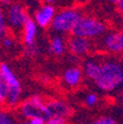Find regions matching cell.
<instances>
[{"instance_id":"6da1fadb","label":"cell","mask_w":123,"mask_h":124,"mask_svg":"<svg viewBox=\"0 0 123 124\" xmlns=\"http://www.w3.org/2000/svg\"><path fill=\"white\" fill-rule=\"evenodd\" d=\"M95 85L103 92H112L123 84V67L114 59L100 62V71L95 78Z\"/></svg>"},{"instance_id":"7a4b0ae2","label":"cell","mask_w":123,"mask_h":124,"mask_svg":"<svg viewBox=\"0 0 123 124\" xmlns=\"http://www.w3.org/2000/svg\"><path fill=\"white\" fill-rule=\"evenodd\" d=\"M107 31V26L102 21L89 16H81L74 24L71 33L82 38H95L100 37Z\"/></svg>"},{"instance_id":"3957f363","label":"cell","mask_w":123,"mask_h":124,"mask_svg":"<svg viewBox=\"0 0 123 124\" xmlns=\"http://www.w3.org/2000/svg\"><path fill=\"white\" fill-rule=\"evenodd\" d=\"M80 17H81V13L75 9H72V8L62 9L59 12H56L51 21L50 28L57 33L71 32Z\"/></svg>"},{"instance_id":"277c9868","label":"cell","mask_w":123,"mask_h":124,"mask_svg":"<svg viewBox=\"0 0 123 124\" xmlns=\"http://www.w3.org/2000/svg\"><path fill=\"white\" fill-rule=\"evenodd\" d=\"M0 71L2 73V77L8 85V94L7 99H6V103L9 106L18 105L21 98V93H22L21 83L19 82L16 74L7 63H0Z\"/></svg>"},{"instance_id":"5b68a950","label":"cell","mask_w":123,"mask_h":124,"mask_svg":"<svg viewBox=\"0 0 123 124\" xmlns=\"http://www.w3.org/2000/svg\"><path fill=\"white\" fill-rule=\"evenodd\" d=\"M22 115L27 119L31 117H42L47 120L46 115V103L39 95H33L25 101L20 106Z\"/></svg>"},{"instance_id":"8992f818","label":"cell","mask_w":123,"mask_h":124,"mask_svg":"<svg viewBox=\"0 0 123 124\" xmlns=\"http://www.w3.org/2000/svg\"><path fill=\"white\" fill-rule=\"evenodd\" d=\"M27 13L25 11V9L22 8V6L19 5V3H11L8 8L7 11V20L8 24L11 27V28L16 29V30H19V29L22 28L23 22H25V19L27 17Z\"/></svg>"},{"instance_id":"52a82bcc","label":"cell","mask_w":123,"mask_h":124,"mask_svg":"<svg viewBox=\"0 0 123 124\" xmlns=\"http://www.w3.org/2000/svg\"><path fill=\"white\" fill-rule=\"evenodd\" d=\"M71 108L66 102L53 100L46 103L47 120L50 119V117H64V119H67L71 115Z\"/></svg>"},{"instance_id":"ba28073f","label":"cell","mask_w":123,"mask_h":124,"mask_svg":"<svg viewBox=\"0 0 123 124\" xmlns=\"http://www.w3.org/2000/svg\"><path fill=\"white\" fill-rule=\"evenodd\" d=\"M68 49L75 57H84L91 49V42L88 38L73 36L68 40Z\"/></svg>"},{"instance_id":"9c48e42d","label":"cell","mask_w":123,"mask_h":124,"mask_svg":"<svg viewBox=\"0 0 123 124\" xmlns=\"http://www.w3.org/2000/svg\"><path fill=\"white\" fill-rule=\"evenodd\" d=\"M56 12L57 10L53 5L44 3L43 6H41L38 10L34 12V16H33V19L36 21L37 26H39L40 28H48V27H50Z\"/></svg>"},{"instance_id":"30bf717a","label":"cell","mask_w":123,"mask_h":124,"mask_svg":"<svg viewBox=\"0 0 123 124\" xmlns=\"http://www.w3.org/2000/svg\"><path fill=\"white\" fill-rule=\"evenodd\" d=\"M103 46L111 53L123 52V33L110 32L103 38Z\"/></svg>"},{"instance_id":"8fae6325","label":"cell","mask_w":123,"mask_h":124,"mask_svg":"<svg viewBox=\"0 0 123 124\" xmlns=\"http://www.w3.org/2000/svg\"><path fill=\"white\" fill-rule=\"evenodd\" d=\"M22 31H23V42H25V46H29L36 44L37 23L34 21V19L27 16L22 26Z\"/></svg>"},{"instance_id":"7c38bea8","label":"cell","mask_w":123,"mask_h":124,"mask_svg":"<svg viewBox=\"0 0 123 124\" xmlns=\"http://www.w3.org/2000/svg\"><path fill=\"white\" fill-rule=\"evenodd\" d=\"M63 80L69 86H77L82 80V71L77 67L70 68L64 72Z\"/></svg>"},{"instance_id":"4fadbf2b","label":"cell","mask_w":123,"mask_h":124,"mask_svg":"<svg viewBox=\"0 0 123 124\" xmlns=\"http://www.w3.org/2000/svg\"><path fill=\"white\" fill-rule=\"evenodd\" d=\"M99 71H100V62L99 61L94 59H89L88 61H85L84 67H83V72L87 75V78L94 81L95 78L99 74Z\"/></svg>"},{"instance_id":"5bb4252c","label":"cell","mask_w":123,"mask_h":124,"mask_svg":"<svg viewBox=\"0 0 123 124\" xmlns=\"http://www.w3.org/2000/svg\"><path fill=\"white\" fill-rule=\"evenodd\" d=\"M66 42L62 39L61 36L57 34V36L52 37L51 41H50V46H49V50L52 54H56V55H60L66 51Z\"/></svg>"},{"instance_id":"9a60e30c","label":"cell","mask_w":123,"mask_h":124,"mask_svg":"<svg viewBox=\"0 0 123 124\" xmlns=\"http://www.w3.org/2000/svg\"><path fill=\"white\" fill-rule=\"evenodd\" d=\"M7 94H8V85L2 77V73L0 71V104L6 103Z\"/></svg>"},{"instance_id":"2e32d148","label":"cell","mask_w":123,"mask_h":124,"mask_svg":"<svg viewBox=\"0 0 123 124\" xmlns=\"http://www.w3.org/2000/svg\"><path fill=\"white\" fill-rule=\"evenodd\" d=\"M8 29H7V20H6L5 13L0 7V40H2L5 36H7Z\"/></svg>"},{"instance_id":"e0dca14e","label":"cell","mask_w":123,"mask_h":124,"mask_svg":"<svg viewBox=\"0 0 123 124\" xmlns=\"http://www.w3.org/2000/svg\"><path fill=\"white\" fill-rule=\"evenodd\" d=\"M90 124H118V122H116L114 119L110 117V116H103L101 119L91 122Z\"/></svg>"},{"instance_id":"ac0fdd59","label":"cell","mask_w":123,"mask_h":124,"mask_svg":"<svg viewBox=\"0 0 123 124\" xmlns=\"http://www.w3.org/2000/svg\"><path fill=\"white\" fill-rule=\"evenodd\" d=\"M84 101H85V104H87L88 106H93L98 103L99 99H98L97 94H94V93H90V94H88V95L85 96Z\"/></svg>"},{"instance_id":"d6986e66","label":"cell","mask_w":123,"mask_h":124,"mask_svg":"<svg viewBox=\"0 0 123 124\" xmlns=\"http://www.w3.org/2000/svg\"><path fill=\"white\" fill-rule=\"evenodd\" d=\"M0 124H15V122L9 114L0 112Z\"/></svg>"},{"instance_id":"ffe728a7","label":"cell","mask_w":123,"mask_h":124,"mask_svg":"<svg viewBox=\"0 0 123 124\" xmlns=\"http://www.w3.org/2000/svg\"><path fill=\"white\" fill-rule=\"evenodd\" d=\"M46 124H67V119L64 117H50L46 120Z\"/></svg>"},{"instance_id":"44dd1931","label":"cell","mask_w":123,"mask_h":124,"mask_svg":"<svg viewBox=\"0 0 123 124\" xmlns=\"http://www.w3.org/2000/svg\"><path fill=\"white\" fill-rule=\"evenodd\" d=\"M22 124H46V120L42 117H31V119H27Z\"/></svg>"},{"instance_id":"7402d4cb","label":"cell","mask_w":123,"mask_h":124,"mask_svg":"<svg viewBox=\"0 0 123 124\" xmlns=\"http://www.w3.org/2000/svg\"><path fill=\"white\" fill-rule=\"evenodd\" d=\"M1 42H2V46H5V48H10V46H12V44H13L12 39H11L10 37H8V36L3 37L2 40H1Z\"/></svg>"},{"instance_id":"603a6c76","label":"cell","mask_w":123,"mask_h":124,"mask_svg":"<svg viewBox=\"0 0 123 124\" xmlns=\"http://www.w3.org/2000/svg\"><path fill=\"white\" fill-rule=\"evenodd\" d=\"M27 49V53L29 54V55H37L38 54V49H37L36 44H33V46H26Z\"/></svg>"},{"instance_id":"cb8c5ba5","label":"cell","mask_w":123,"mask_h":124,"mask_svg":"<svg viewBox=\"0 0 123 124\" xmlns=\"http://www.w3.org/2000/svg\"><path fill=\"white\" fill-rule=\"evenodd\" d=\"M13 0H0V6H5V7H9L12 3Z\"/></svg>"},{"instance_id":"d4e9b609","label":"cell","mask_w":123,"mask_h":124,"mask_svg":"<svg viewBox=\"0 0 123 124\" xmlns=\"http://www.w3.org/2000/svg\"><path fill=\"white\" fill-rule=\"evenodd\" d=\"M116 8H118L119 12L123 15V0H119V2L116 3Z\"/></svg>"},{"instance_id":"484cf974","label":"cell","mask_w":123,"mask_h":124,"mask_svg":"<svg viewBox=\"0 0 123 124\" xmlns=\"http://www.w3.org/2000/svg\"><path fill=\"white\" fill-rule=\"evenodd\" d=\"M44 3H47V5H53V3H56L58 0H42Z\"/></svg>"},{"instance_id":"4316f807","label":"cell","mask_w":123,"mask_h":124,"mask_svg":"<svg viewBox=\"0 0 123 124\" xmlns=\"http://www.w3.org/2000/svg\"><path fill=\"white\" fill-rule=\"evenodd\" d=\"M110 3H113V5H116V3L119 2V0H108Z\"/></svg>"},{"instance_id":"83f0119b","label":"cell","mask_w":123,"mask_h":124,"mask_svg":"<svg viewBox=\"0 0 123 124\" xmlns=\"http://www.w3.org/2000/svg\"><path fill=\"white\" fill-rule=\"evenodd\" d=\"M122 67H123V64H122Z\"/></svg>"},{"instance_id":"f1b7e54d","label":"cell","mask_w":123,"mask_h":124,"mask_svg":"<svg viewBox=\"0 0 123 124\" xmlns=\"http://www.w3.org/2000/svg\"><path fill=\"white\" fill-rule=\"evenodd\" d=\"M122 91H123V90H122Z\"/></svg>"}]
</instances>
